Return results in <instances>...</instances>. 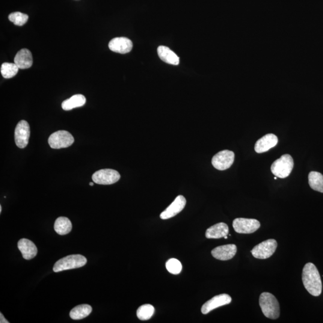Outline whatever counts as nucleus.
<instances>
[{"instance_id": "obj_5", "label": "nucleus", "mask_w": 323, "mask_h": 323, "mask_svg": "<svg viewBox=\"0 0 323 323\" xmlns=\"http://www.w3.org/2000/svg\"><path fill=\"white\" fill-rule=\"evenodd\" d=\"M277 246L276 240L274 239L266 240L255 246L253 250H251V253L256 259H268L276 251Z\"/></svg>"}, {"instance_id": "obj_26", "label": "nucleus", "mask_w": 323, "mask_h": 323, "mask_svg": "<svg viewBox=\"0 0 323 323\" xmlns=\"http://www.w3.org/2000/svg\"><path fill=\"white\" fill-rule=\"evenodd\" d=\"M8 19L15 25L23 26L27 22L28 16L27 14L17 11V12L10 14L8 16Z\"/></svg>"}, {"instance_id": "obj_22", "label": "nucleus", "mask_w": 323, "mask_h": 323, "mask_svg": "<svg viewBox=\"0 0 323 323\" xmlns=\"http://www.w3.org/2000/svg\"><path fill=\"white\" fill-rule=\"evenodd\" d=\"M92 311L93 308L90 305L87 304L78 305L71 311L70 316L73 320H82L89 316Z\"/></svg>"}, {"instance_id": "obj_2", "label": "nucleus", "mask_w": 323, "mask_h": 323, "mask_svg": "<svg viewBox=\"0 0 323 323\" xmlns=\"http://www.w3.org/2000/svg\"><path fill=\"white\" fill-rule=\"evenodd\" d=\"M259 305L266 317L277 319L280 316V307L277 299L270 293H262L259 298Z\"/></svg>"}, {"instance_id": "obj_1", "label": "nucleus", "mask_w": 323, "mask_h": 323, "mask_svg": "<svg viewBox=\"0 0 323 323\" xmlns=\"http://www.w3.org/2000/svg\"><path fill=\"white\" fill-rule=\"evenodd\" d=\"M302 281L305 288L314 296H319L322 292V283L318 269L312 263L305 265L302 271Z\"/></svg>"}, {"instance_id": "obj_31", "label": "nucleus", "mask_w": 323, "mask_h": 323, "mask_svg": "<svg viewBox=\"0 0 323 323\" xmlns=\"http://www.w3.org/2000/svg\"><path fill=\"white\" fill-rule=\"evenodd\" d=\"M224 238L225 239H227V236H224Z\"/></svg>"}, {"instance_id": "obj_32", "label": "nucleus", "mask_w": 323, "mask_h": 323, "mask_svg": "<svg viewBox=\"0 0 323 323\" xmlns=\"http://www.w3.org/2000/svg\"><path fill=\"white\" fill-rule=\"evenodd\" d=\"M277 177H274V179H275V180H277Z\"/></svg>"}, {"instance_id": "obj_21", "label": "nucleus", "mask_w": 323, "mask_h": 323, "mask_svg": "<svg viewBox=\"0 0 323 323\" xmlns=\"http://www.w3.org/2000/svg\"><path fill=\"white\" fill-rule=\"evenodd\" d=\"M54 229L59 235H67L72 229V222L67 217H59L55 222Z\"/></svg>"}, {"instance_id": "obj_10", "label": "nucleus", "mask_w": 323, "mask_h": 323, "mask_svg": "<svg viewBox=\"0 0 323 323\" xmlns=\"http://www.w3.org/2000/svg\"><path fill=\"white\" fill-rule=\"evenodd\" d=\"M29 137H30V127L27 121L25 120L20 121L17 123L14 132V140L16 146L20 149H23L28 144Z\"/></svg>"}, {"instance_id": "obj_23", "label": "nucleus", "mask_w": 323, "mask_h": 323, "mask_svg": "<svg viewBox=\"0 0 323 323\" xmlns=\"http://www.w3.org/2000/svg\"><path fill=\"white\" fill-rule=\"evenodd\" d=\"M308 182L311 189L323 193V176L316 171H311L308 176Z\"/></svg>"}, {"instance_id": "obj_4", "label": "nucleus", "mask_w": 323, "mask_h": 323, "mask_svg": "<svg viewBox=\"0 0 323 323\" xmlns=\"http://www.w3.org/2000/svg\"><path fill=\"white\" fill-rule=\"evenodd\" d=\"M294 161L290 155H284L275 161L271 165V171L275 176L285 179L292 173Z\"/></svg>"}, {"instance_id": "obj_3", "label": "nucleus", "mask_w": 323, "mask_h": 323, "mask_svg": "<svg viewBox=\"0 0 323 323\" xmlns=\"http://www.w3.org/2000/svg\"><path fill=\"white\" fill-rule=\"evenodd\" d=\"M87 258L81 254L70 255L59 260L53 266V271L59 272L83 267L87 264Z\"/></svg>"}, {"instance_id": "obj_6", "label": "nucleus", "mask_w": 323, "mask_h": 323, "mask_svg": "<svg viewBox=\"0 0 323 323\" xmlns=\"http://www.w3.org/2000/svg\"><path fill=\"white\" fill-rule=\"evenodd\" d=\"M75 142V138L70 132L66 131H59L53 133L50 136L48 143L52 149H59L69 147Z\"/></svg>"}, {"instance_id": "obj_7", "label": "nucleus", "mask_w": 323, "mask_h": 323, "mask_svg": "<svg viewBox=\"0 0 323 323\" xmlns=\"http://www.w3.org/2000/svg\"><path fill=\"white\" fill-rule=\"evenodd\" d=\"M235 154L232 151L224 150L213 156L212 163L213 167L218 170H227L232 165Z\"/></svg>"}, {"instance_id": "obj_14", "label": "nucleus", "mask_w": 323, "mask_h": 323, "mask_svg": "<svg viewBox=\"0 0 323 323\" xmlns=\"http://www.w3.org/2000/svg\"><path fill=\"white\" fill-rule=\"evenodd\" d=\"M237 247L235 244H227L218 246L212 251V254L216 259L228 260L232 259L235 256Z\"/></svg>"}, {"instance_id": "obj_28", "label": "nucleus", "mask_w": 323, "mask_h": 323, "mask_svg": "<svg viewBox=\"0 0 323 323\" xmlns=\"http://www.w3.org/2000/svg\"><path fill=\"white\" fill-rule=\"evenodd\" d=\"M0 318H1V320H0V323H8L7 320L6 319H5L3 315H2V313L0 314Z\"/></svg>"}, {"instance_id": "obj_13", "label": "nucleus", "mask_w": 323, "mask_h": 323, "mask_svg": "<svg viewBox=\"0 0 323 323\" xmlns=\"http://www.w3.org/2000/svg\"><path fill=\"white\" fill-rule=\"evenodd\" d=\"M108 47L112 52L126 54L131 51L133 44L132 41L129 38L117 37L109 41Z\"/></svg>"}, {"instance_id": "obj_18", "label": "nucleus", "mask_w": 323, "mask_h": 323, "mask_svg": "<svg viewBox=\"0 0 323 323\" xmlns=\"http://www.w3.org/2000/svg\"><path fill=\"white\" fill-rule=\"evenodd\" d=\"M229 227L224 223H218L213 225L207 230L206 236L208 239H220L227 236Z\"/></svg>"}, {"instance_id": "obj_9", "label": "nucleus", "mask_w": 323, "mask_h": 323, "mask_svg": "<svg viewBox=\"0 0 323 323\" xmlns=\"http://www.w3.org/2000/svg\"><path fill=\"white\" fill-rule=\"evenodd\" d=\"M120 179V174L117 171L111 169H103L97 171L93 176L94 183L103 185H112L117 182Z\"/></svg>"}, {"instance_id": "obj_29", "label": "nucleus", "mask_w": 323, "mask_h": 323, "mask_svg": "<svg viewBox=\"0 0 323 323\" xmlns=\"http://www.w3.org/2000/svg\"><path fill=\"white\" fill-rule=\"evenodd\" d=\"M2 212V207L1 206H0V213H1Z\"/></svg>"}, {"instance_id": "obj_17", "label": "nucleus", "mask_w": 323, "mask_h": 323, "mask_svg": "<svg viewBox=\"0 0 323 323\" xmlns=\"http://www.w3.org/2000/svg\"><path fill=\"white\" fill-rule=\"evenodd\" d=\"M14 64L19 67V69H29L33 63L31 52L26 49L19 50L14 57Z\"/></svg>"}, {"instance_id": "obj_30", "label": "nucleus", "mask_w": 323, "mask_h": 323, "mask_svg": "<svg viewBox=\"0 0 323 323\" xmlns=\"http://www.w3.org/2000/svg\"><path fill=\"white\" fill-rule=\"evenodd\" d=\"M90 186H94V183H90Z\"/></svg>"}, {"instance_id": "obj_11", "label": "nucleus", "mask_w": 323, "mask_h": 323, "mask_svg": "<svg viewBox=\"0 0 323 323\" xmlns=\"http://www.w3.org/2000/svg\"><path fill=\"white\" fill-rule=\"evenodd\" d=\"M232 298L227 294H221L215 296L210 300L206 302L201 308L203 314H207L216 308L230 304Z\"/></svg>"}, {"instance_id": "obj_19", "label": "nucleus", "mask_w": 323, "mask_h": 323, "mask_svg": "<svg viewBox=\"0 0 323 323\" xmlns=\"http://www.w3.org/2000/svg\"><path fill=\"white\" fill-rule=\"evenodd\" d=\"M158 53L159 58L166 63L177 66L180 63V58L176 53L168 47L161 46L158 47Z\"/></svg>"}, {"instance_id": "obj_27", "label": "nucleus", "mask_w": 323, "mask_h": 323, "mask_svg": "<svg viewBox=\"0 0 323 323\" xmlns=\"http://www.w3.org/2000/svg\"><path fill=\"white\" fill-rule=\"evenodd\" d=\"M166 268L170 273L174 275L179 274L182 270V263L176 259H170L166 263Z\"/></svg>"}, {"instance_id": "obj_16", "label": "nucleus", "mask_w": 323, "mask_h": 323, "mask_svg": "<svg viewBox=\"0 0 323 323\" xmlns=\"http://www.w3.org/2000/svg\"><path fill=\"white\" fill-rule=\"evenodd\" d=\"M17 247L21 252L23 259L31 260L36 256L37 248L30 240L25 238L20 239L17 243Z\"/></svg>"}, {"instance_id": "obj_25", "label": "nucleus", "mask_w": 323, "mask_h": 323, "mask_svg": "<svg viewBox=\"0 0 323 323\" xmlns=\"http://www.w3.org/2000/svg\"><path fill=\"white\" fill-rule=\"evenodd\" d=\"M19 69V67L15 64L5 62L1 65V75L5 79L12 78L17 75Z\"/></svg>"}, {"instance_id": "obj_20", "label": "nucleus", "mask_w": 323, "mask_h": 323, "mask_svg": "<svg viewBox=\"0 0 323 323\" xmlns=\"http://www.w3.org/2000/svg\"><path fill=\"white\" fill-rule=\"evenodd\" d=\"M87 100L84 96L77 94L64 101L62 103V108L66 111H69L73 108H81L85 105Z\"/></svg>"}, {"instance_id": "obj_8", "label": "nucleus", "mask_w": 323, "mask_h": 323, "mask_svg": "<svg viewBox=\"0 0 323 323\" xmlns=\"http://www.w3.org/2000/svg\"><path fill=\"white\" fill-rule=\"evenodd\" d=\"M233 227L237 233L248 234L254 233L259 229L260 223L256 219L237 218L233 221Z\"/></svg>"}, {"instance_id": "obj_24", "label": "nucleus", "mask_w": 323, "mask_h": 323, "mask_svg": "<svg viewBox=\"0 0 323 323\" xmlns=\"http://www.w3.org/2000/svg\"><path fill=\"white\" fill-rule=\"evenodd\" d=\"M155 313V308L152 305L146 304L141 305L137 311V316L142 321H146L152 318Z\"/></svg>"}, {"instance_id": "obj_12", "label": "nucleus", "mask_w": 323, "mask_h": 323, "mask_svg": "<svg viewBox=\"0 0 323 323\" xmlns=\"http://www.w3.org/2000/svg\"><path fill=\"white\" fill-rule=\"evenodd\" d=\"M186 204V198L182 195H179L175 199L173 203L161 213L160 217L162 220H167V219L174 217L185 209Z\"/></svg>"}, {"instance_id": "obj_15", "label": "nucleus", "mask_w": 323, "mask_h": 323, "mask_svg": "<svg viewBox=\"0 0 323 323\" xmlns=\"http://www.w3.org/2000/svg\"><path fill=\"white\" fill-rule=\"evenodd\" d=\"M278 137L273 134H268L259 139L254 146V150L257 153L267 152L278 143Z\"/></svg>"}]
</instances>
